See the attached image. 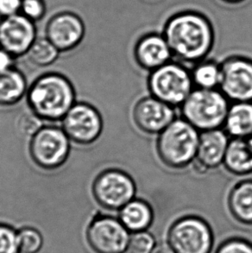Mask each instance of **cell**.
Listing matches in <instances>:
<instances>
[{
	"label": "cell",
	"mask_w": 252,
	"mask_h": 253,
	"mask_svg": "<svg viewBox=\"0 0 252 253\" xmlns=\"http://www.w3.org/2000/svg\"><path fill=\"white\" fill-rule=\"evenodd\" d=\"M163 35L173 56L188 64L205 60L214 44V30L211 22L194 10H184L169 17Z\"/></svg>",
	"instance_id": "1"
},
{
	"label": "cell",
	"mask_w": 252,
	"mask_h": 253,
	"mask_svg": "<svg viewBox=\"0 0 252 253\" xmlns=\"http://www.w3.org/2000/svg\"><path fill=\"white\" fill-rule=\"evenodd\" d=\"M27 92V80L20 70L13 67L0 73V106L16 105Z\"/></svg>",
	"instance_id": "21"
},
{
	"label": "cell",
	"mask_w": 252,
	"mask_h": 253,
	"mask_svg": "<svg viewBox=\"0 0 252 253\" xmlns=\"http://www.w3.org/2000/svg\"><path fill=\"white\" fill-rule=\"evenodd\" d=\"M219 90L231 102H252V59L232 55L220 63Z\"/></svg>",
	"instance_id": "10"
},
{
	"label": "cell",
	"mask_w": 252,
	"mask_h": 253,
	"mask_svg": "<svg viewBox=\"0 0 252 253\" xmlns=\"http://www.w3.org/2000/svg\"><path fill=\"white\" fill-rule=\"evenodd\" d=\"M60 51L46 37L38 38L28 51V58L34 65L44 68L58 59Z\"/></svg>",
	"instance_id": "23"
},
{
	"label": "cell",
	"mask_w": 252,
	"mask_h": 253,
	"mask_svg": "<svg viewBox=\"0 0 252 253\" xmlns=\"http://www.w3.org/2000/svg\"><path fill=\"white\" fill-rule=\"evenodd\" d=\"M129 231L120 219L99 215L90 223L86 240L96 253H124L129 247Z\"/></svg>",
	"instance_id": "11"
},
{
	"label": "cell",
	"mask_w": 252,
	"mask_h": 253,
	"mask_svg": "<svg viewBox=\"0 0 252 253\" xmlns=\"http://www.w3.org/2000/svg\"><path fill=\"white\" fill-rule=\"evenodd\" d=\"M19 252L22 253H38L43 243L39 231L31 227H24L17 232Z\"/></svg>",
	"instance_id": "24"
},
{
	"label": "cell",
	"mask_w": 252,
	"mask_h": 253,
	"mask_svg": "<svg viewBox=\"0 0 252 253\" xmlns=\"http://www.w3.org/2000/svg\"><path fill=\"white\" fill-rule=\"evenodd\" d=\"M20 13L35 23L42 20L46 14L44 0H22Z\"/></svg>",
	"instance_id": "28"
},
{
	"label": "cell",
	"mask_w": 252,
	"mask_h": 253,
	"mask_svg": "<svg viewBox=\"0 0 252 253\" xmlns=\"http://www.w3.org/2000/svg\"><path fill=\"white\" fill-rule=\"evenodd\" d=\"M148 89L150 95L174 108L188 99L194 85L191 71L182 64L169 62L150 72Z\"/></svg>",
	"instance_id": "5"
},
{
	"label": "cell",
	"mask_w": 252,
	"mask_h": 253,
	"mask_svg": "<svg viewBox=\"0 0 252 253\" xmlns=\"http://www.w3.org/2000/svg\"><path fill=\"white\" fill-rule=\"evenodd\" d=\"M17 232L11 226L0 223V253H18Z\"/></svg>",
	"instance_id": "27"
},
{
	"label": "cell",
	"mask_w": 252,
	"mask_h": 253,
	"mask_svg": "<svg viewBox=\"0 0 252 253\" xmlns=\"http://www.w3.org/2000/svg\"><path fill=\"white\" fill-rule=\"evenodd\" d=\"M247 141H248V144H249L250 147H251V149L252 150V134L249 137H248V138H247Z\"/></svg>",
	"instance_id": "34"
},
{
	"label": "cell",
	"mask_w": 252,
	"mask_h": 253,
	"mask_svg": "<svg viewBox=\"0 0 252 253\" xmlns=\"http://www.w3.org/2000/svg\"><path fill=\"white\" fill-rule=\"evenodd\" d=\"M229 99L219 89L194 88L181 106L182 118L199 131L221 129Z\"/></svg>",
	"instance_id": "4"
},
{
	"label": "cell",
	"mask_w": 252,
	"mask_h": 253,
	"mask_svg": "<svg viewBox=\"0 0 252 253\" xmlns=\"http://www.w3.org/2000/svg\"><path fill=\"white\" fill-rule=\"evenodd\" d=\"M22 0H0V18L20 13Z\"/></svg>",
	"instance_id": "30"
},
{
	"label": "cell",
	"mask_w": 252,
	"mask_h": 253,
	"mask_svg": "<svg viewBox=\"0 0 252 253\" xmlns=\"http://www.w3.org/2000/svg\"><path fill=\"white\" fill-rule=\"evenodd\" d=\"M43 122L44 121L32 111L24 112L17 120V130L25 137H33L44 126Z\"/></svg>",
	"instance_id": "25"
},
{
	"label": "cell",
	"mask_w": 252,
	"mask_h": 253,
	"mask_svg": "<svg viewBox=\"0 0 252 253\" xmlns=\"http://www.w3.org/2000/svg\"><path fill=\"white\" fill-rule=\"evenodd\" d=\"M62 128L73 143L92 144L102 133V116L88 103H75L62 119Z\"/></svg>",
	"instance_id": "9"
},
{
	"label": "cell",
	"mask_w": 252,
	"mask_h": 253,
	"mask_svg": "<svg viewBox=\"0 0 252 253\" xmlns=\"http://www.w3.org/2000/svg\"><path fill=\"white\" fill-rule=\"evenodd\" d=\"M201 131L187 120L175 119L157 139V153L168 168L182 169L193 164L197 153Z\"/></svg>",
	"instance_id": "3"
},
{
	"label": "cell",
	"mask_w": 252,
	"mask_h": 253,
	"mask_svg": "<svg viewBox=\"0 0 252 253\" xmlns=\"http://www.w3.org/2000/svg\"><path fill=\"white\" fill-rule=\"evenodd\" d=\"M229 142L228 134L222 128L201 131L193 163L195 171L203 174L223 165Z\"/></svg>",
	"instance_id": "15"
},
{
	"label": "cell",
	"mask_w": 252,
	"mask_h": 253,
	"mask_svg": "<svg viewBox=\"0 0 252 253\" xmlns=\"http://www.w3.org/2000/svg\"><path fill=\"white\" fill-rule=\"evenodd\" d=\"M224 3H230V4H238V3H243L246 0H221Z\"/></svg>",
	"instance_id": "33"
},
{
	"label": "cell",
	"mask_w": 252,
	"mask_h": 253,
	"mask_svg": "<svg viewBox=\"0 0 252 253\" xmlns=\"http://www.w3.org/2000/svg\"><path fill=\"white\" fill-rule=\"evenodd\" d=\"M155 247L154 237L146 231L133 233L129 239V253H151Z\"/></svg>",
	"instance_id": "26"
},
{
	"label": "cell",
	"mask_w": 252,
	"mask_h": 253,
	"mask_svg": "<svg viewBox=\"0 0 252 253\" xmlns=\"http://www.w3.org/2000/svg\"><path fill=\"white\" fill-rule=\"evenodd\" d=\"M15 57L9 52L0 48V73L4 72L14 67Z\"/></svg>",
	"instance_id": "31"
},
{
	"label": "cell",
	"mask_w": 252,
	"mask_h": 253,
	"mask_svg": "<svg viewBox=\"0 0 252 253\" xmlns=\"http://www.w3.org/2000/svg\"><path fill=\"white\" fill-rule=\"evenodd\" d=\"M76 99L75 87L62 74L47 73L39 76L28 89L30 110L43 121H62Z\"/></svg>",
	"instance_id": "2"
},
{
	"label": "cell",
	"mask_w": 252,
	"mask_h": 253,
	"mask_svg": "<svg viewBox=\"0 0 252 253\" xmlns=\"http://www.w3.org/2000/svg\"><path fill=\"white\" fill-rule=\"evenodd\" d=\"M85 27L82 17L71 11H62L49 18L45 37L60 52L75 49L85 37Z\"/></svg>",
	"instance_id": "14"
},
{
	"label": "cell",
	"mask_w": 252,
	"mask_h": 253,
	"mask_svg": "<svg viewBox=\"0 0 252 253\" xmlns=\"http://www.w3.org/2000/svg\"><path fill=\"white\" fill-rule=\"evenodd\" d=\"M92 193L96 202L103 209L120 211L136 197V182L126 171L107 169L96 176Z\"/></svg>",
	"instance_id": "7"
},
{
	"label": "cell",
	"mask_w": 252,
	"mask_h": 253,
	"mask_svg": "<svg viewBox=\"0 0 252 253\" xmlns=\"http://www.w3.org/2000/svg\"><path fill=\"white\" fill-rule=\"evenodd\" d=\"M136 128L148 135H158L176 118L174 108L153 96L140 99L132 110Z\"/></svg>",
	"instance_id": "13"
},
{
	"label": "cell",
	"mask_w": 252,
	"mask_h": 253,
	"mask_svg": "<svg viewBox=\"0 0 252 253\" xmlns=\"http://www.w3.org/2000/svg\"><path fill=\"white\" fill-rule=\"evenodd\" d=\"M223 165L235 175L252 173V150L245 138H232L229 142Z\"/></svg>",
	"instance_id": "20"
},
{
	"label": "cell",
	"mask_w": 252,
	"mask_h": 253,
	"mask_svg": "<svg viewBox=\"0 0 252 253\" xmlns=\"http://www.w3.org/2000/svg\"><path fill=\"white\" fill-rule=\"evenodd\" d=\"M151 253H175V252L171 247L170 245L159 244L157 246H155Z\"/></svg>",
	"instance_id": "32"
},
{
	"label": "cell",
	"mask_w": 252,
	"mask_h": 253,
	"mask_svg": "<svg viewBox=\"0 0 252 253\" xmlns=\"http://www.w3.org/2000/svg\"><path fill=\"white\" fill-rule=\"evenodd\" d=\"M216 253H252V244L242 239H231L222 244Z\"/></svg>",
	"instance_id": "29"
},
{
	"label": "cell",
	"mask_w": 252,
	"mask_h": 253,
	"mask_svg": "<svg viewBox=\"0 0 252 253\" xmlns=\"http://www.w3.org/2000/svg\"><path fill=\"white\" fill-rule=\"evenodd\" d=\"M227 203L236 220L252 226V180L239 181L229 193Z\"/></svg>",
	"instance_id": "18"
},
{
	"label": "cell",
	"mask_w": 252,
	"mask_h": 253,
	"mask_svg": "<svg viewBox=\"0 0 252 253\" xmlns=\"http://www.w3.org/2000/svg\"><path fill=\"white\" fill-rule=\"evenodd\" d=\"M151 206L141 199L134 198L120 210L119 219L129 232L137 233L145 230L153 221Z\"/></svg>",
	"instance_id": "19"
},
{
	"label": "cell",
	"mask_w": 252,
	"mask_h": 253,
	"mask_svg": "<svg viewBox=\"0 0 252 253\" xmlns=\"http://www.w3.org/2000/svg\"><path fill=\"white\" fill-rule=\"evenodd\" d=\"M134 57L141 69L151 72L170 62L173 55L164 35L150 33L136 42Z\"/></svg>",
	"instance_id": "16"
},
{
	"label": "cell",
	"mask_w": 252,
	"mask_h": 253,
	"mask_svg": "<svg viewBox=\"0 0 252 253\" xmlns=\"http://www.w3.org/2000/svg\"><path fill=\"white\" fill-rule=\"evenodd\" d=\"M191 76L194 88L218 89L221 80V66L214 61L203 60L194 64Z\"/></svg>",
	"instance_id": "22"
},
{
	"label": "cell",
	"mask_w": 252,
	"mask_h": 253,
	"mask_svg": "<svg viewBox=\"0 0 252 253\" xmlns=\"http://www.w3.org/2000/svg\"><path fill=\"white\" fill-rule=\"evenodd\" d=\"M223 128L232 138L247 139L252 134V102L230 105Z\"/></svg>",
	"instance_id": "17"
},
{
	"label": "cell",
	"mask_w": 252,
	"mask_h": 253,
	"mask_svg": "<svg viewBox=\"0 0 252 253\" xmlns=\"http://www.w3.org/2000/svg\"><path fill=\"white\" fill-rule=\"evenodd\" d=\"M168 243L175 253H210L213 237L211 227L204 219L185 216L171 226Z\"/></svg>",
	"instance_id": "8"
},
{
	"label": "cell",
	"mask_w": 252,
	"mask_h": 253,
	"mask_svg": "<svg viewBox=\"0 0 252 253\" xmlns=\"http://www.w3.org/2000/svg\"><path fill=\"white\" fill-rule=\"evenodd\" d=\"M71 140L62 128L46 126L31 137L29 151L32 161L45 170H55L68 160Z\"/></svg>",
	"instance_id": "6"
},
{
	"label": "cell",
	"mask_w": 252,
	"mask_h": 253,
	"mask_svg": "<svg viewBox=\"0 0 252 253\" xmlns=\"http://www.w3.org/2000/svg\"><path fill=\"white\" fill-rule=\"evenodd\" d=\"M38 38L35 22L17 13L0 19V48L15 58L27 55Z\"/></svg>",
	"instance_id": "12"
}]
</instances>
